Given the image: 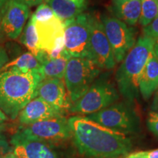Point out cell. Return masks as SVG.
Masks as SVG:
<instances>
[{
    "instance_id": "cell-34",
    "label": "cell",
    "mask_w": 158,
    "mask_h": 158,
    "mask_svg": "<svg viewBox=\"0 0 158 158\" xmlns=\"http://www.w3.org/2000/svg\"><path fill=\"white\" fill-rule=\"evenodd\" d=\"M70 1L73 2L78 4L79 5H86V4H85L86 0H70Z\"/></svg>"
},
{
    "instance_id": "cell-23",
    "label": "cell",
    "mask_w": 158,
    "mask_h": 158,
    "mask_svg": "<svg viewBox=\"0 0 158 158\" xmlns=\"http://www.w3.org/2000/svg\"><path fill=\"white\" fill-rule=\"evenodd\" d=\"M143 35L152 39L153 42V52L158 59V17L149 25L144 27Z\"/></svg>"
},
{
    "instance_id": "cell-36",
    "label": "cell",
    "mask_w": 158,
    "mask_h": 158,
    "mask_svg": "<svg viewBox=\"0 0 158 158\" xmlns=\"http://www.w3.org/2000/svg\"><path fill=\"white\" fill-rule=\"evenodd\" d=\"M3 35H4V33H3V31H2V25H1V15H0V40H1L2 38Z\"/></svg>"
},
{
    "instance_id": "cell-29",
    "label": "cell",
    "mask_w": 158,
    "mask_h": 158,
    "mask_svg": "<svg viewBox=\"0 0 158 158\" xmlns=\"http://www.w3.org/2000/svg\"><path fill=\"white\" fill-rule=\"evenodd\" d=\"M19 1L27 5L28 7H34L43 3H48V0H19Z\"/></svg>"
},
{
    "instance_id": "cell-5",
    "label": "cell",
    "mask_w": 158,
    "mask_h": 158,
    "mask_svg": "<svg viewBox=\"0 0 158 158\" xmlns=\"http://www.w3.org/2000/svg\"><path fill=\"white\" fill-rule=\"evenodd\" d=\"M100 70L89 59L72 56L69 59L64 80L72 103L86 93L98 78Z\"/></svg>"
},
{
    "instance_id": "cell-28",
    "label": "cell",
    "mask_w": 158,
    "mask_h": 158,
    "mask_svg": "<svg viewBox=\"0 0 158 158\" xmlns=\"http://www.w3.org/2000/svg\"><path fill=\"white\" fill-rule=\"evenodd\" d=\"M9 58L7 52L3 47L0 46V70L8 62Z\"/></svg>"
},
{
    "instance_id": "cell-24",
    "label": "cell",
    "mask_w": 158,
    "mask_h": 158,
    "mask_svg": "<svg viewBox=\"0 0 158 158\" xmlns=\"http://www.w3.org/2000/svg\"><path fill=\"white\" fill-rule=\"evenodd\" d=\"M55 13L48 3L40 4L32 14L33 19L36 21H46L55 16Z\"/></svg>"
},
{
    "instance_id": "cell-18",
    "label": "cell",
    "mask_w": 158,
    "mask_h": 158,
    "mask_svg": "<svg viewBox=\"0 0 158 158\" xmlns=\"http://www.w3.org/2000/svg\"><path fill=\"white\" fill-rule=\"evenodd\" d=\"M70 55L65 50L56 59L48 58L41 64V70L45 78H64L67 64Z\"/></svg>"
},
{
    "instance_id": "cell-32",
    "label": "cell",
    "mask_w": 158,
    "mask_h": 158,
    "mask_svg": "<svg viewBox=\"0 0 158 158\" xmlns=\"http://www.w3.org/2000/svg\"><path fill=\"white\" fill-rule=\"evenodd\" d=\"M7 117L6 116V114L0 109V124H2L4 122L7 121Z\"/></svg>"
},
{
    "instance_id": "cell-1",
    "label": "cell",
    "mask_w": 158,
    "mask_h": 158,
    "mask_svg": "<svg viewBox=\"0 0 158 158\" xmlns=\"http://www.w3.org/2000/svg\"><path fill=\"white\" fill-rule=\"evenodd\" d=\"M68 122L72 137L82 155L93 158H118L129 154L133 147L127 135L86 117L73 116Z\"/></svg>"
},
{
    "instance_id": "cell-9",
    "label": "cell",
    "mask_w": 158,
    "mask_h": 158,
    "mask_svg": "<svg viewBox=\"0 0 158 158\" xmlns=\"http://www.w3.org/2000/svg\"><path fill=\"white\" fill-rule=\"evenodd\" d=\"M116 63L121 62L136 43L135 30L114 16L100 17Z\"/></svg>"
},
{
    "instance_id": "cell-21",
    "label": "cell",
    "mask_w": 158,
    "mask_h": 158,
    "mask_svg": "<svg viewBox=\"0 0 158 158\" xmlns=\"http://www.w3.org/2000/svg\"><path fill=\"white\" fill-rule=\"evenodd\" d=\"M20 40L22 44L27 47L29 52L31 53L36 58L42 52V50L39 48L38 37H37L36 27L32 16H31L25 28L23 29V34Z\"/></svg>"
},
{
    "instance_id": "cell-6",
    "label": "cell",
    "mask_w": 158,
    "mask_h": 158,
    "mask_svg": "<svg viewBox=\"0 0 158 158\" xmlns=\"http://www.w3.org/2000/svg\"><path fill=\"white\" fill-rule=\"evenodd\" d=\"M119 98L118 90L114 83L106 77L94 81L89 89L79 100L72 104V113L89 114L96 113L117 102Z\"/></svg>"
},
{
    "instance_id": "cell-15",
    "label": "cell",
    "mask_w": 158,
    "mask_h": 158,
    "mask_svg": "<svg viewBox=\"0 0 158 158\" xmlns=\"http://www.w3.org/2000/svg\"><path fill=\"white\" fill-rule=\"evenodd\" d=\"M158 88V59L154 52L144 65L139 78V92L144 100H149Z\"/></svg>"
},
{
    "instance_id": "cell-8",
    "label": "cell",
    "mask_w": 158,
    "mask_h": 158,
    "mask_svg": "<svg viewBox=\"0 0 158 158\" xmlns=\"http://www.w3.org/2000/svg\"><path fill=\"white\" fill-rule=\"evenodd\" d=\"M90 18L83 13L64 21V48L70 56L89 57Z\"/></svg>"
},
{
    "instance_id": "cell-25",
    "label": "cell",
    "mask_w": 158,
    "mask_h": 158,
    "mask_svg": "<svg viewBox=\"0 0 158 158\" xmlns=\"http://www.w3.org/2000/svg\"><path fill=\"white\" fill-rule=\"evenodd\" d=\"M147 126L150 131L158 137V113L150 112L148 116Z\"/></svg>"
},
{
    "instance_id": "cell-14",
    "label": "cell",
    "mask_w": 158,
    "mask_h": 158,
    "mask_svg": "<svg viewBox=\"0 0 158 158\" xmlns=\"http://www.w3.org/2000/svg\"><path fill=\"white\" fill-rule=\"evenodd\" d=\"M61 116H63L62 111L51 106L39 97H35L21 110L19 118L20 123L28 125Z\"/></svg>"
},
{
    "instance_id": "cell-3",
    "label": "cell",
    "mask_w": 158,
    "mask_h": 158,
    "mask_svg": "<svg viewBox=\"0 0 158 158\" xmlns=\"http://www.w3.org/2000/svg\"><path fill=\"white\" fill-rule=\"evenodd\" d=\"M152 52V39L141 35L116 70L115 79L118 91L127 101L134 102L139 95L140 76Z\"/></svg>"
},
{
    "instance_id": "cell-20",
    "label": "cell",
    "mask_w": 158,
    "mask_h": 158,
    "mask_svg": "<svg viewBox=\"0 0 158 158\" xmlns=\"http://www.w3.org/2000/svg\"><path fill=\"white\" fill-rule=\"evenodd\" d=\"M41 64L37 60V59L30 52H27L18 56L14 60L7 62L0 72L5 71L10 68H15L22 71L23 73H27L31 70L41 71Z\"/></svg>"
},
{
    "instance_id": "cell-30",
    "label": "cell",
    "mask_w": 158,
    "mask_h": 158,
    "mask_svg": "<svg viewBox=\"0 0 158 158\" xmlns=\"http://www.w3.org/2000/svg\"><path fill=\"white\" fill-rule=\"evenodd\" d=\"M155 95H154L153 101L152 103V111L156 112V113H158V88L157 90L155 91Z\"/></svg>"
},
{
    "instance_id": "cell-16",
    "label": "cell",
    "mask_w": 158,
    "mask_h": 158,
    "mask_svg": "<svg viewBox=\"0 0 158 158\" xmlns=\"http://www.w3.org/2000/svg\"><path fill=\"white\" fill-rule=\"evenodd\" d=\"M110 11L114 17L132 27L139 21L141 0H112Z\"/></svg>"
},
{
    "instance_id": "cell-13",
    "label": "cell",
    "mask_w": 158,
    "mask_h": 158,
    "mask_svg": "<svg viewBox=\"0 0 158 158\" xmlns=\"http://www.w3.org/2000/svg\"><path fill=\"white\" fill-rule=\"evenodd\" d=\"M35 97H39L61 111L70 109L72 102L62 79L45 78L39 83Z\"/></svg>"
},
{
    "instance_id": "cell-19",
    "label": "cell",
    "mask_w": 158,
    "mask_h": 158,
    "mask_svg": "<svg viewBox=\"0 0 158 158\" xmlns=\"http://www.w3.org/2000/svg\"><path fill=\"white\" fill-rule=\"evenodd\" d=\"M48 5L64 22L78 16L86 7V5H79L70 0H48Z\"/></svg>"
},
{
    "instance_id": "cell-35",
    "label": "cell",
    "mask_w": 158,
    "mask_h": 158,
    "mask_svg": "<svg viewBox=\"0 0 158 158\" xmlns=\"http://www.w3.org/2000/svg\"><path fill=\"white\" fill-rule=\"evenodd\" d=\"M2 158H18L16 156H15V155L14 153H12V152H10L8 154H7V155L3 156L2 157Z\"/></svg>"
},
{
    "instance_id": "cell-22",
    "label": "cell",
    "mask_w": 158,
    "mask_h": 158,
    "mask_svg": "<svg viewBox=\"0 0 158 158\" xmlns=\"http://www.w3.org/2000/svg\"><path fill=\"white\" fill-rule=\"evenodd\" d=\"M158 17V0H141V12L139 18L140 24L149 25Z\"/></svg>"
},
{
    "instance_id": "cell-31",
    "label": "cell",
    "mask_w": 158,
    "mask_h": 158,
    "mask_svg": "<svg viewBox=\"0 0 158 158\" xmlns=\"http://www.w3.org/2000/svg\"><path fill=\"white\" fill-rule=\"evenodd\" d=\"M122 158H144V157L138 155V154L137 153V152H136L127 154V155L122 156Z\"/></svg>"
},
{
    "instance_id": "cell-10",
    "label": "cell",
    "mask_w": 158,
    "mask_h": 158,
    "mask_svg": "<svg viewBox=\"0 0 158 158\" xmlns=\"http://www.w3.org/2000/svg\"><path fill=\"white\" fill-rule=\"evenodd\" d=\"M34 21L40 49L45 51L49 59L58 58L65 49L64 22L56 15L46 21Z\"/></svg>"
},
{
    "instance_id": "cell-27",
    "label": "cell",
    "mask_w": 158,
    "mask_h": 158,
    "mask_svg": "<svg viewBox=\"0 0 158 158\" xmlns=\"http://www.w3.org/2000/svg\"><path fill=\"white\" fill-rule=\"evenodd\" d=\"M137 153L144 158H158V149L148 151H140L137 152Z\"/></svg>"
},
{
    "instance_id": "cell-4",
    "label": "cell",
    "mask_w": 158,
    "mask_h": 158,
    "mask_svg": "<svg viewBox=\"0 0 158 158\" xmlns=\"http://www.w3.org/2000/svg\"><path fill=\"white\" fill-rule=\"evenodd\" d=\"M90 120L110 130L126 135L135 133L140 129V118L130 101L116 102L108 107L86 116Z\"/></svg>"
},
{
    "instance_id": "cell-12",
    "label": "cell",
    "mask_w": 158,
    "mask_h": 158,
    "mask_svg": "<svg viewBox=\"0 0 158 158\" xmlns=\"http://www.w3.org/2000/svg\"><path fill=\"white\" fill-rule=\"evenodd\" d=\"M29 7L19 0H9L1 14L4 35L10 39H17L29 17Z\"/></svg>"
},
{
    "instance_id": "cell-11",
    "label": "cell",
    "mask_w": 158,
    "mask_h": 158,
    "mask_svg": "<svg viewBox=\"0 0 158 158\" xmlns=\"http://www.w3.org/2000/svg\"><path fill=\"white\" fill-rule=\"evenodd\" d=\"M100 69L111 70L116 64L100 18L91 15L89 57Z\"/></svg>"
},
{
    "instance_id": "cell-2",
    "label": "cell",
    "mask_w": 158,
    "mask_h": 158,
    "mask_svg": "<svg viewBox=\"0 0 158 158\" xmlns=\"http://www.w3.org/2000/svg\"><path fill=\"white\" fill-rule=\"evenodd\" d=\"M44 79L41 71L27 73L15 68L0 72V109L15 119L27 104L35 98L39 83Z\"/></svg>"
},
{
    "instance_id": "cell-7",
    "label": "cell",
    "mask_w": 158,
    "mask_h": 158,
    "mask_svg": "<svg viewBox=\"0 0 158 158\" xmlns=\"http://www.w3.org/2000/svg\"><path fill=\"white\" fill-rule=\"evenodd\" d=\"M72 137L68 119L63 116L24 125L12 138L11 143L25 140L48 142L64 141Z\"/></svg>"
},
{
    "instance_id": "cell-33",
    "label": "cell",
    "mask_w": 158,
    "mask_h": 158,
    "mask_svg": "<svg viewBox=\"0 0 158 158\" xmlns=\"http://www.w3.org/2000/svg\"><path fill=\"white\" fill-rule=\"evenodd\" d=\"M8 1L9 0H0V15H1L4 8H5V5H7Z\"/></svg>"
},
{
    "instance_id": "cell-26",
    "label": "cell",
    "mask_w": 158,
    "mask_h": 158,
    "mask_svg": "<svg viewBox=\"0 0 158 158\" xmlns=\"http://www.w3.org/2000/svg\"><path fill=\"white\" fill-rule=\"evenodd\" d=\"M12 149L10 147L8 143L3 135H0V158L10 152H11Z\"/></svg>"
},
{
    "instance_id": "cell-17",
    "label": "cell",
    "mask_w": 158,
    "mask_h": 158,
    "mask_svg": "<svg viewBox=\"0 0 158 158\" xmlns=\"http://www.w3.org/2000/svg\"><path fill=\"white\" fill-rule=\"evenodd\" d=\"M13 153L18 158H57L47 143L35 140H25L14 144Z\"/></svg>"
}]
</instances>
